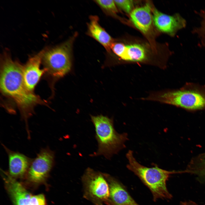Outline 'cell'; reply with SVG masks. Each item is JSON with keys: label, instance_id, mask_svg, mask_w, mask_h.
Segmentation results:
<instances>
[{"label": "cell", "instance_id": "6da1fadb", "mask_svg": "<svg viewBox=\"0 0 205 205\" xmlns=\"http://www.w3.org/2000/svg\"><path fill=\"white\" fill-rule=\"evenodd\" d=\"M23 65L9 56L3 57L1 64L0 87L2 95L13 101L18 108L29 133L28 119L34 114V107L37 105L47 104L26 87L23 78Z\"/></svg>", "mask_w": 205, "mask_h": 205}, {"label": "cell", "instance_id": "7a4b0ae2", "mask_svg": "<svg viewBox=\"0 0 205 205\" xmlns=\"http://www.w3.org/2000/svg\"><path fill=\"white\" fill-rule=\"evenodd\" d=\"M145 99L173 105L190 112L205 110V85L187 83L179 89L151 94Z\"/></svg>", "mask_w": 205, "mask_h": 205}, {"label": "cell", "instance_id": "3957f363", "mask_svg": "<svg viewBox=\"0 0 205 205\" xmlns=\"http://www.w3.org/2000/svg\"><path fill=\"white\" fill-rule=\"evenodd\" d=\"M95 128L98 149L91 156L102 155L107 159L125 146L128 139L126 133L119 134L115 130L113 119L102 115L91 116Z\"/></svg>", "mask_w": 205, "mask_h": 205}, {"label": "cell", "instance_id": "277c9868", "mask_svg": "<svg viewBox=\"0 0 205 205\" xmlns=\"http://www.w3.org/2000/svg\"><path fill=\"white\" fill-rule=\"evenodd\" d=\"M128 163L127 168L138 176L151 192L153 200L170 199L172 196L168 191L167 181L170 175L175 173L161 169L157 166L147 167L139 163L134 157L133 151L129 150L126 155Z\"/></svg>", "mask_w": 205, "mask_h": 205}, {"label": "cell", "instance_id": "5b68a950", "mask_svg": "<svg viewBox=\"0 0 205 205\" xmlns=\"http://www.w3.org/2000/svg\"><path fill=\"white\" fill-rule=\"evenodd\" d=\"M77 34L67 41L46 52L43 51L42 62L46 76L54 82L71 70L73 43Z\"/></svg>", "mask_w": 205, "mask_h": 205}, {"label": "cell", "instance_id": "8992f818", "mask_svg": "<svg viewBox=\"0 0 205 205\" xmlns=\"http://www.w3.org/2000/svg\"><path fill=\"white\" fill-rule=\"evenodd\" d=\"M83 196L95 205H103L109 200L110 192L104 173L88 167L82 177Z\"/></svg>", "mask_w": 205, "mask_h": 205}, {"label": "cell", "instance_id": "52a82bcc", "mask_svg": "<svg viewBox=\"0 0 205 205\" xmlns=\"http://www.w3.org/2000/svg\"><path fill=\"white\" fill-rule=\"evenodd\" d=\"M55 162V153L48 147L42 148L32 159L27 171L29 180L40 183L47 177Z\"/></svg>", "mask_w": 205, "mask_h": 205}, {"label": "cell", "instance_id": "ba28073f", "mask_svg": "<svg viewBox=\"0 0 205 205\" xmlns=\"http://www.w3.org/2000/svg\"><path fill=\"white\" fill-rule=\"evenodd\" d=\"M153 21L156 28L160 31L172 36L186 25V20L179 13L168 15L154 9L152 14Z\"/></svg>", "mask_w": 205, "mask_h": 205}, {"label": "cell", "instance_id": "9c48e42d", "mask_svg": "<svg viewBox=\"0 0 205 205\" xmlns=\"http://www.w3.org/2000/svg\"><path fill=\"white\" fill-rule=\"evenodd\" d=\"M43 52L30 58L23 65V74L24 81L28 89L34 92L35 87L42 76L45 73L44 69L40 68Z\"/></svg>", "mask_w": 205, "mask_h": 205}, {"label": "cell", "instance_id": "30bf717a", "mask_svg": "<svg viewBox=\"0 0 205 205\" xmlns=\"http://www.w3.org/2000/svg\"><path fill=\"white\" fill-rule=\"evenodd\" d=\"M104 175L109 186V198L115 205H139L115 178L107 173Z\"/></svg>", "mask_w": 205, "mask_h": 205}, {"label": "cell", "instance_id": "8fae6325", "mask_svg": "<svg viewBox=\"0 0 205 205\" xmlns=\"http://www.w3.org/2000/svg\"><path fill=\"white\" fill-rule=\"evenodd\" d=\"M8 157L9 175L21 177L27 172L32 159L18 152L12 151L2 144Z\"/></svg>", "mask_w": 205, "mask_h": 205}, {"label": "cell", "instance_id": "7c38bea8", "mask_svg": "<svg viewBox=\"0 0 205 205\" xmlns=\"http://www.w3.org/2000/svg\"><path fill=\"white\" fill-rule=\"evenodd\" d=\"M7 189L15 205H31L32 196L24 187L9 174L3 172Z\"/></svg>", "mask_w": 205, "mask_h": 205}, {"label": "cell", "instance_id": "4fadbf2b", "mask_svg": "<svg viewBox=\"0 0 205 205\" xmlns=\"http://www.w3.org/2000/svg\"><path fill=\"white\" fill-rule=\"evenodd\" d=\"M130 17L134 26L141 32L146 33L149 30L153 19L151 8L149 3L133 9L130 14Z\"/></svg>", "mask_w": 205, "mask_h": 205}, {"label": "cell", "instance_id": "5bb4252c", "mask_svg": "<svg viewBox=\"0 0 205 205\" xmlns=\"http://www.w3.org/2000/svg\"><path fill=\"white\" fill-rule=\"evenodd\" d=\"M89 18L88 25V34L101 44L107 51L110 52L114 43L113 39L100 25L97 16H91Z\"/></svg>", "mask_w": 205, "mask_h": 205}, {"label": "cell", "instance_id": "9a60e30c", "mask_svg": "<svg viewBox=\"0 0 205 205\" xmlns=\"http://www.w3.org/2000/svg\"><path fill=\"white\" fill-rule=\"evenodd\" d=\"M147 59L145 48L139 44L126 45V50L121 59L126 61L142 62Z\"/></svg>", "mask_w": 205, "mask_h": 205}, {"label": "cell", "instance_id": "2e32d148", "mask_svg": "<svg viewBox=\"0 0 205 205\" xmlns=\"http://www.w3.org/2000/svg\"><path fill=\"white\" fill-rule=\"evenodd\" d=\"M191 163L198 175L205 177V153L193 158L191 159Z\"/></svg>", "mask_w": 205, "mask_h": 205}, {"label": "cell", "instance_id": "e0dca14e", "mask_svg": "<svg viewBox=\"0 0 205 205\" xmlns=\"http://www.w3.org/2000/svg\"><path fill=\"white\" fill-rule=\"evenodd\" d=\"M95 2L106 14L114 15L118 12L117 6L114 0H96Z\"/></svg>", "mask_w": 205, "mask_h": 205}, {"label": "cell", "instance_id": "ac0fdd59", "mask_svg": "<svg viewBox=\"0 0 205 205\" xmlns=\"http://www.w3.org/2000/svg\"><path fill=\"white\" fill-rule=\"evenodd\" d=\"M199 14L202 18L200 26L194 28L192 32L198 35L201 44L205 46V9L200 11Z\"/></svg>", "mask_w": 205, "mask_h": 205}, {"label": "cell", "instance_id": "d6986e66", "mask_svg": "<svg viewBox=\"0 0 205 205\" xmlns=\"http://www.w3.org/2000/svg\"><path fill=\"white\" fill-rule=\"evenodd\" d=\"M117 7L128 14H130L133 9L134 2L132 0H114Z\"/></svg>", "mask_w": 205, "mask_h": 205}, {"label": "cell", "instance_id": "ffe728a7", "mask_svg": "<svg viewBox=\"0 0 205 205\" xmlns=\"http://www.w3.org/2000/svg\"><path fill=\"white\" fill-rule=\"evenodd\" d=\"M126 45L120 43H114L111 50L119 58L121 59L125 52Z\"/></svg>", "mask_w": 205, "mask_h": 205}, {"label": "cell", "instance_id": "44dd1931", "mask_svg": "<svg viewBox=\"0 0 205 205\" xmlns=\"http://www.w3.org/2000/svg\"><path fill=\"white\" fill-rule=\"evenodd\" d=\"M31 205H45L44 196L43 194L32 196L30 199Z\"/></svg>", "mask_w": 205, "mask_h": 205}, {"label": "cell", "instance_id": "7402d4cb", "mask_svg": "<svg viewBox=\"0 0 205 205\" xmlns=\"http://www.w3.org/2000/svg\"><path fill=\"white\" fill-rule=\"evenodd\" d=\"M180 205H198L196 203L192 201H188L181 202Z\"/></svg>", "mask_w": 205, "mask_h": 205}, {"label": "cell", "instance_id": "603a6c76", "mask_svg": "<svg viewBox=\"0 0 205 205\" xmlns=\"http://www.w3.org/2000/svg\"></svg>", "mask_w": 205, "mask_h": 205}]
</instances>
